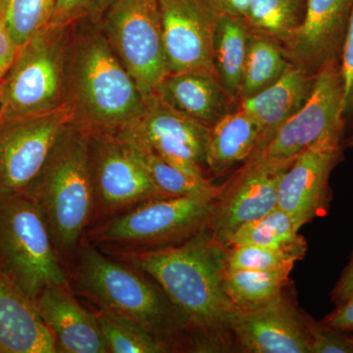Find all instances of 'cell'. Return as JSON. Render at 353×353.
Masks as SVG:
<instances>
[{"label":"cell","mask_w":353,"mask_h":353,"mask_svg":"<svg viewBox=\"0 0 353 353\" xmlns=\"http://www.w3.org/2000/svg\"><path fill=\"white\" fill-rule=\"evenodd\" d=\"M250 27L245 18L223 13L213 39V64L218 80L234 101L240 102Z\"/></svg>","instance_id":"23"},{"label":"cell","mask_w":353,"mask_h":353,"mask_svg":"<svg viewBox=\"0 0 353 353\" xmlns=\"http://www.w3.org/2000/svg\"><path fill=\"white\" fill-rule=\"evenodd\" d=\"M25 194L38 204L62 263H73L94 219L88 129L72 121Z\"/></svg>","instance_id":"3"},{"label":"cell","mask_w":353,"mask_h":353,"mask_svg":"<svg viewBox=\"0 0 353 353\" xmlns=\"http://www.w3.org/2000/svg\"><path fill=\"white\" fill-rule=\"evenodd\" d=\"M341 157L343 148H309L299 153L281 176L277 208L290 216L297 229L328 212L330 176Z\"/></svg>","instance_id":"15"},{"label":"cell","mask_w":353,"mask_h":353,"mask_svg":"<svg viewBox=\"0 0 353 353\" xmlns=\"http://www.w3.org/2000/svg\"><path fill=\"white\" fill-rule=\"evenodd\" d=\"M115 132L176 168L208 178L206 148L210 127L172 108L157 92L145 97L138 117Z\"/></svg>","instance_id":"11"},{"label":"cell","mask_w":353,"mask_h":353,"mask_svg":"<svg viewBox=\"0 0 353 353\" xmlns=\"http://www.w3.org/2000/svg\"><path fill=\"white\" fill-rule=\"evenodd\" d=\"M0 353H57L34 301L0 272Z\"/></svg>","instance_id":"19"},{"label":"cell","mask_w":353,"mask_h":353,"mask_svg":"<svg viewBox=\"0 0 353 353\" xmlns=\"http://www.w3.org/2000/svg\"><path fill=\"white\" fill-rule=\"evenodd\" d=\"M350 145H353V134L352 136V138H350Z\"/></svg>","instance_id":"40"},{"label":"cell","mask_w":353,"mask_h":353,"mask_svg":"<svg viewBox=\"0 0 353 353\" xmlns=\"http://www.w3.org/2000/svg\"><path fill=\"white\" fill-rule=\"evenodd\" d=\"M101 326L108 352L166 353L176 348L162 339L134 326L131 323L109 314L101 309L94 311Z\"/></svg>","instance_id":"30"},{"label":"cell","mask_w":353,"mask_h":353,"mask_svg":"<svg viewBox=\"0 0 353 353\" xmlns=\"http://www.w3.org/2000/svg\"><path fill=\"white\" fill-rule=\"evenodd\" d=\"M145 97L113 50L99 21L69 25L66 108L73 122L115 132L138 117Z\"/></svg>","instance_id":"2"},{"label":"cell","mask_w":353,"mask_h":353,"mask_svg":"<svg viewBox=\"0 0 353 353\" xmlns=\"http://www.w3.org/2000/svg\"><path fill=\"white\" fill-rule=\"evenodd\" d=\"M294 159H274L259 150L252 153L223 185L208 225L216 240L226 245L236 229L277 208L279 182Z\"/></svg>","instance_id":"13"},{"label":"cell","mask_w":353,"mask_h":353,"mask_svg":"<svg viewBox=\"0 0 353 353\" xmlns=\"http://www.w3.org/2000/svg\"><path fill=\"white\" fill-rule=\"evenodd\" d=\"M88 132L94 199L92 226L143 202L167 199L155 187L129 141L116 132L88 129Z\"/></svg>","instance_id":"8"},{"label":"cell","mask_w":353,"mask_h":353,"mask_svg":"<svg viewBox=\"0 0 353 353\" xmlns=\"http://www.w3.org/2000/svg\"><path fill=\"white\" fill-rule=\"evenodd\" d=\"M63 265L37 202L0 196V272L34 303L46 288L70 285Z\"/></svg>","instance_id":"6"},{"label":"cell","mask_w":353,"mask_h":353,"mask_svg":"<svg viewBox=\"0 0 353 353\" xmlns=\"http://www.w3.org/2000/svg\"><path fill=\"white\" fill-rule=\"evenodd\" d=\"M72 121L67 108L0 121V196L26 192Z\"/></svg>","instance_id":"12"},{"label":"cell","mask_w":353,"mask_h":353,"mask_svg":"<svg viewBox=\"0 0 353 353\" xmlns=\"http://www.w3.org/2000/svg\"><path fill=\"white\" fill-rule=\"evenodd\" d=\"M222 13L245 18L252 0H214Z\"/></svg>","instance_id":"38"},{"label":"cell","mask_w":353,"mask_h":353,"mask_svg":"<svg viewBox=\"0 0 353 353\" xmlns=\"http://www.w3.org/2000/svg\"><path fill=\"white\" fill-rule=\"evenodd\" d=\"M20 48L0 25V79H3L15 62Z\"/></svg>","instance_id":"36"},{"label":"cell","mask_w":353,"mask_h":353,"mask_svg":"<svg viewBox=\"0 0 353 353\" xmlns=\"http://www.w3.org/2000/svg\"><path fill=\"white\" fill-rule=\"evenodd\" d=\"M345 121L340 58L316 72L305 103L285 121L263 148L266 157L289 160L313 148H343Z\"/></svg>","instance_id":"9"},{"label":"cell","mask_w":353,"mask_h":353,"mask_svg":"<svg viewBox=\"0 0 353 353\" xmlns=\"http://www.w3.org/2000/svg\"><path fill=\"white\" fill-rule=\"evenodd\" d=\"M113 0H57L50 25L67 27L83 20L101 21Z\"/></svg>","instance_id":"33"},{"label":"cell","mask_w":353,"mask_h":353,"mask_svg":"<svg viewBox=\"0 0 353 353\" xmlns=\"http://www.w3.org/2000/svg\"><path fill=\"white\" fill-rule=\"evenodd\" d=\"M316 74L292 65L280 79L252 97L241 99L239 108L261 129L257 148H263L276 131L307 101Z\"/></svg>","instance_id":"21"},{"label":"cell","mask_w":353,"mask_h":353,"mask_svg":"<svg viewBox=\"0 0 353 353\" xmlns=\"http://www.w3.org/2000/svg\"><path fill=\"white\" fill-rule=\"evenodd\" d=\"M343 85V115L345 121L353 117V6L340 54Z\"/></svg>","instance_id":"34"},{"label":"cell","mask_w":353,"mask_h":353,"mask_svg":"<svg viewBox=\"0 0 353 353\" xmlns=\"http://www.w3.org/2000/svg\"><path fill=\"white\" fill-rule=\"evenodd\" d=\"M155 92L172 108L210 128L239 106L218 77L205 72L168 74Z\"/></svg>","instance_id":"20"},{"label":"cell","mask_w":353,"mask_h":353,"mask_svg":"<svg viewBox=\"0 0 353 353\" xmlns=\"http://www.w3.org/2000/svg\"><path fill=\"white\" fill-rule=\"evenodd\" d=\"M57 353H108L99 320L77 301L70 285L46 288L34 301Z\"/></svg>","instance_id":"18"},{"label":"cell","mask_w":353,"mask_h":353,"mask_svg":"<svg viewBox=\"0 0 353 353\" xmlns=\"http://www.w3.org/2000/svg\"><path fill=\"white\" fill-rule=\"evenodd\" d=\"M221 192L143 202L90 227L85 240L108 255L182 243L208 229Z\"/></svg>","instance_id":"5"},{"label":"cell","mask_w":353,"mask_h":353,"mask_svg":"<svg viewBox=\"0 0 353 353\" xmlns=\"http://www.w3.org/2000/svg\"><path fill=\"white\" fill-rule=\"evenodd\" d=\"M321 322L330 328L353 333V294L343 303L336 304V308Z\"/></svg>","instance_id":"35"},{"label":"cell","mask_w":353,"mask_h":353,"mask_svg":"<svg viewBox=\"0 0 353 353\" xmlns=\"http://www.w3.org/2000/svg\"><path fill=\"white\" fill-rule=\"evenodd\" d=\"M304 13L305 0H252L245 19L253 31L283 46L296 34Z\"/></svg>","instance_id":"27"},{"label":"cell","mask_w":353,"mask_h":353,"mask_svg":"<svg viewBox=\"0 0 353 353\" xmlns=\"http://www.w3.org/2000/svg\"><path fill=\"white\" fill-rule=\"evenodd\" d=\"M353 294V252L350 257V261L343 273L339 278L338 282L334 285L333 290L331 292L332 303L336 304L343 303L348 297Z\"/></svg>","instance_id":"37"},{"label":"cell","mask_w":353,"mask_h":353,"mask_svg":"<svg viewBox=\"0 0 353 353\" xmlns=\"http://www.w3.org/2000/svg\"><path fill=\"white\" fill-rule=\"evenodd\" d=\"M69 26L50 25L21 46L2 79L0 121L66 108Z\"/></svg>","instance_id":"7"},{"label":"cell","mask_w":353,"mask_h":353,"mask_svg":"<svg viewBox=\"0 0 353 353\" xmlns=\"http://www.w3.org/2000/svg\"><path fill=\"white\" fill-rule=\"evenodd\" d=\"M306 252L256 245L228 248V268L241 270H292L294 264L305 256Z\"/></svg>","instance_id":"31"},{"label":"cell","mask_w":353,"mask_h":353,"mask_svg":"<svg viewBox=\"0 0 353 353\" xmlns=\"http://www.w3.org/2000/svg\"><path fill=\"white\" fill-rule=\"evenodd\" d=\"M57 0H0V25L19 48L50 25Z\"/></svg>","instance_id":"28"},{"label":"cell","mask_w":353,"mask_h":353,"mask_svg":"<svg viewBox=\"0 0 353 353\" xmlns=\"http://www.w3.org/2000/svg\"><path fill=\"white\" fill-rule=\"evenodd\" d=\"M292 65L280 43L252 30L241 82L240 101L259 94L272 83L277 82Z\"/></svg>","instance_id":"24"},{"label":"cell","mask_w":353,"mask_h":353,"mask_svg":"<svg viewBox=\"0 0 353 353\" xmlns=\"http://www.w3.org/2000/svg\"><path fill=\"white\" fill-rule=\"evenodd\" d=\"M299 232L290 216L276 208L236 229L228 238L226 246L256 245L306 252L307 243Z\"/></svg>","instance_id":"26"},{"label":"cell","mask_w":353,"mask_h":353,"mask_svg":"<svg viewBox=\"0 0 353 353\" xmlns=\"http://www.w3.org/2000/svg\"><path fill=\"white\" fill-rule=\"evenodd\" d=\"M73 263L77 287L97 309L154 334L176 350L188 338L175 306L145 272L109 256L85 240Z\"/></svg>","instance_id":"4"},{"label":"cell","mask_w":353,"mask_h":353,"mask_svg":"<svg viewBox=\"0 0 353 353\" xmlns=\"http://www.w3.org/2000/svg\"><path fill=\"white\" fill-rule=\"evenodd\" d=\"M231 332L243 352L311 353L304 313L284 292L262 307L238 311Z\"/></svg>","instance_id":"16"},{"label":"cell","mask_w":353,"mask_h":353,"mask_svg":"<svg viewBox=\"0 0 353 353\" xmlns=\"http://www.w3.org/2000/svg\"><path fill=\"white\" fill-rule=\"evenodd\" d=\"M352 6L353 0H305L303 23L282 46L290 63L316 74L340 58Z\"/></svg>","instance_id":"17"},{"label":"cell","mask_w":353,"mask_h":353,"mask_svg":"<svg viewBox=\"0 0 353 353\" xmlns=\"http://www.w3.org/2000/svg\"><path fill=\"white\" fill-rule=\"evenodd\" d=\"M99 24L143 97L155 92L168 75L157 0H113Z\"/></svg>","instance_id":"10"},{"label":"cell","mask_w":353,"mask_h":353,"mask_svg":"<svg viewBox=\"0 0 353 353\" xmlns=\"http://www.w3.org/2000/svg\"><path fill=\"white\" fill-rule=\"evenodd\" d=\"M228 248L208 229L176 245L119 254L164 290L182 318L188 339L199 352L227 348L238 309L224 290Z\"/></svg>","instance_id":"1"},{"label":"cell","mask_w":353,"mask_h":353,"mask_svg":"<svg viewBox=\"0 0 353 353\" xmlns=\"http://www.w3.org/2000/svg\"><path fill=\"white\" fill-rule=\"evenodd\" d=\"M292 270L253 271L227 268L224 290L239 311L262 307L280 296Z\"/></svg>","instance_id":"25"},{"label":"cell","mask_w":353,"mask_h":353,"mask_svg":"<svg viewBox=\"0 0 353 353\" xmlns=\"http://www.w3.org/2000/svg\"><path fill=\"white\" fill-rule=\"evenodd\" d=\"M311 353H353V336L330 328L304 313Z\"/></svg>","instance_id":"32"},{"label":"cell","mask_w":353,"mask_h":353,"mask_svg":"<svg viewBox=\"0 0 353 353\" xmlns=\"http://www.w3.org/2000/svg\"><path fill=\"white\" fill-rule=\"evenodd\" d=\"M157 2L168 74L199 71L216 75L213 39L223 13L214 0Z\"/></svg>","instance_id":"14"},{"label":"cell","mask_w":353,"mask_h":353,"mask_svg":"<svg viewBox=\"0 0 353 353\" xmlns=\"http://www.w3.org/2000/svg\"><path fill=\"white\" fill-rule=\"evenodd\" d=\"M2 111V80L0 79V118H1Z\"/></svg>","instance_id":"39"},{"label":"cell","mask_w":353,"mask_h":353,"mask_svg":"<svg viewBox=\"0 0 353 353\" xmlns=\"http://www.w3.org/2000/svg\"><path fill=\"white\" fill-rule=\"evenodd\" d=\"M261 129L250 114L239 108L210 128L206 148L208 172L214 176L228 173L245 162L259 145Z\"/></svg>","instance_id":"22"},{"label":"cell","mask_w":353,"mask_h":353,"mask_svg":"<svg viewBox=\"0 0 353 353\" xmlns=\"http://www.w3.org/2000/svg\"><path fill=\"white\" fill-rule=\"evenodd\" d=\"M134 148L155 187L164 196L179 197L190 194H210L220 192L223 190V185H215L210 179L192 175L168 163L154 153L137 146Z\"/></svg>","instance_id":"29"}]
</instances>
